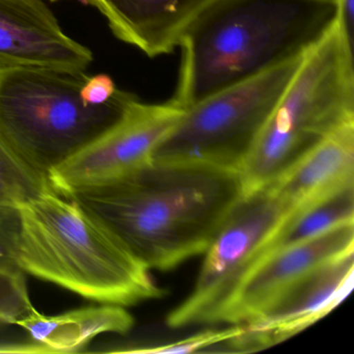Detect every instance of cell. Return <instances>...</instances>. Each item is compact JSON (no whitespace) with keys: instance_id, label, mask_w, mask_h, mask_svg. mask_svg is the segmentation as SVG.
<instances>
[{"instance_id":"obj_6","label":"cell","mask_w":354,"mask_h":354,"mask_svg":"<svg viewBox=\"0 0 354 354\" xmlns=\"http://www.w3.org/2000/svg\"><path fill=\"white\" fill-rule=\"evenodd\" d=\"M304 57L225 88L186 109L157 147L153 161L239 175Z\"/></svg>"},{"instance_id":"obj_3","label":"cell","mask_w":354,"mask_h":354,"mask_svg":"<svg viewBox=\"0 0 354 354\" xmlns=\"http://www.w3.org/2000/svg\"><path fill=\"white\" fill-rule=\"evenodd\" d=\"M20 268L97 304L165 297L151 270L71 198L50 192L21 208Z\"/></svg>"},{"instance_id":"obj_14","label":"cell","mask_w":354,"mask_h":354,"mask_svg":"<svg viewBox=\"0 0 354 354\" xmlns=\"http://www.w3.org/2000/svg\"><path fill=\"white\" fill-rule=\"evenodd\" d=\"M16 325L24 327L28 339L48 353H76L97 335H125L133 326L134 318L124 306L100 304L55 316H45L36 310Z\"/></svg>"},{"instance_id":"obj_17","label":"cell","mask_w":354,"mask_h":354,"mask_svg":"<svg viewBox=\"0 0 354 354\" xmlns=\"http://www.w3.org/2000/svg\"><path fill=\"white\" fill-rule=\"evenodd\" d=\"M35 310L26 273L0 269V323L16 324Z\"/></svg>"},{"instance_id":"obj_4","label":"cell","mask_w":354,"mask_h":354,"mask_svg":"<svg viewBox=\"0 0 354 354\" xmlns=\"http://www.w3.org/2000/svg\"><path fill=\"white\" fill-rule=\"evenodd\" d=\"M354 124L353 43L335 21L304 55L239 177L242 194L264 189L344 126Z\"/></svg>"},{"instance_id":"obj_18","label":"cell","mask_w":354,"mask_h":354,"mask_svg":"<svg viewBox=\"0 0 354 354\" xmlns=\"http://www.w3.org/2000/svg\"><path fill=\"white\" fill-rule=\"evenodd\" d=\"M241 333V324H231V326L227 328L200 331L185 339H177L169 343L144 346V347L131 348V349L129 348V349H122L118 352L149 354L198 353L213 346H227L232 339L239 337Z\"/></svg>"},{"instance_id":"obj_23","label":"cell","mask_w":354,"mask_h":354,"mask_svg":"<svg viewBox=\"0 0 354 354\" xmlns=\"http://www.w3.org/2000/svg\"><path fill=\"white\" fill-rule=\"evenodd\" d=\"M315 1H319V3H335L337 5V0H315Z\"/></svg>"},{"instance_id":"obj_11","label":"cell","mask_w":354,"mask_h":354,"mask_svg":"<svg viewBox=\"0 0 354 354\" xmlns=\"http://www.w3.org/2000/svg\"><path fill=\"white\" fill-rule=\"evenodd\" d=\"M94 57L70 38L44 0H0V69L86 71Z\"/></svg>"},{"instance_id":"obj_19","label":"cell","mask_w":354,"mask_h":354,"mask_svg":"<svg viewBox=\"0 0 354 354\" xmlns=\"http://www.w3.org/2000/svg\"><path fill=\"white\" fill-rule=\"evenodd\" d=\"M21 231V208L0 206V269L22 271L19 263Z\"/></svg>"},{"instance_id":"obj_5","label":"cell","mask_w":354,"mask_h":354,"mask_svg":"<svg viewBox=\"0 0 354 354\" xmlns=\"http://www.w3.org/2000/svg\"><path fill=\"white\" fill-rule=\"evenodd\" d=\"M88 77L53 68L0 69V136L47 179L111 127L131 95L117 90L105 104H86L80 90Z\"/></svg>"},{"instance_id":"obj_8","label":"cell","mask_w":354,"mask_h":354,"mask_svg":"<svg viewBox=\"0 0 354 354\" xmlns=\"http://www.w3.org/2000/svg\"><path fill=\"white\" fill-rule=\"evenodd\" d=\"M184 111L171 100L153 104L130 95L111 127L49 174L51 189L67 198L146 167Z\"/></svg>"},{"instance_id":"obj_21","label":"cell","mask_w":354,"mask_h":354,"mask_svg":"<svg viewBox=\"0 0 354 354\" xmlns=\"http://www.w3.org/2000/svg\"><path fill=\"white\" fill-rule=\"evenodd\" d=\"M337 22L350 42L353 43L354 0H337Z\"/></svg>"},{"instance_id":"obj_20","label":"cell","mask_w":354,"mask_h":354,"mask_svg":"<svg viewBox=\"0 0 354 354\" xmlns=\"http://www.w3.org/2000/svg\"><path fill=\"white\" fill-rule=\"evenodd\" d=\"M117 92L115 82L105 74L88 76L80 90V97L90 105H102L109 102Z\"/></svg>"},{"instance_id":"obj_13","label":"cell","mask_w":354,"mask_h":354,"mask_svg":"<svg viewBox=\"0 0 354 354\" xmlns=\"http://www.w3.org/2000/svg\"><path fill=\"white\" fill-rule=\"evenodd\" d=\"M354 183V124L344 126L269 187L287 217Z\"/></svg>"},{"instance_id":"obj_24","label":"cell","mask_w":354,"mask_h":354,"mask_svg":"<svg viewBox=\"0 0 354 354\" xmlns=\"http://www.w3.org/2000/svg\"><path fill=\"white\" fill-rule=\"evenodd\" d=\"M53 1H55V0H53Z\"/></svg>"},{"instance_id":"obj_9","label":"cell","mask_w":354,"mask_h":354,"mask_svg":"<svg viewBox=\"0 0 354 354\" xmlns=\"http://www.w3.org/2000/svg\"><path fill=\"white\" fill-rule=\"evenodd\" d=\"M354 252L314 269L275 298L260 314L242 323V333L227 346L254 352L301 333L337 308L353 287Z\"/></svg>"},{"instance_id":"obj_1","label":"cell","mask_w":354,"mask_h":354,"mask_svg":"<svg viewBox=\"0 0 354 354\" xmlns=\"http://www.w3.org/2000/svg\"><path fill=\"white\" fill-rule=\"evenodd\" d=\"M242 196L238 174L152 162L67 196L150 270L204 254Z\"/></svg>"},{"instance_id":"obj_10","label":"cell","mask_w":354,"mask_h":354,"mask_svg":"<svg viewBox=\"0 0 354 354\" xmlns=\"http://www.w3.org/2000/svg\"><path fill=\"white\" fill-rule=\"evenodd\" d=\"M354 252V223L267 254L250 271L225 306L219 323L242 324L314 269Z\"/></svg>"},{"instance_id":"obj_15","label":"cell","mask_w":354,"mask_h":354,"mask_svg":"<svg viewBox=\"0 0 354 354\" xmlns=\"http://www.w3.org/2000/svg\"><path fill=\"white\" fill-rule=\"evenodd\" d=\"M353 223L354 183H351L287 217L271 240L267 254Z\"/></svg>"},{"instance_id":"obj_22","label":"cell","mask_w":354,"mask_h":354,"mask_svg":"<svg viewBox=\"0 0 354 354\" xmlns=\"http://www.w3.org/2000/svg\"><path fill=\"white\" fill-rule=\"evenodd\" d=\"M0 353H48L46 349L39 344L30 341L0 342Z\"/></svg>"},{"instance_id":"obj_2","label":"cell","mask_w":354,"mask_h":354,"mask_svg":"<svg viewBox=\"0 0 354 354\" xmlns=\"http://www.w3.org/2000/svg\"><path fill=\"white\" fill-rule=\"evenodd\" d=\"M337 19V5L315 0H214L180 39L171 101L188 109L302 57Z\"/></svg>"},{"instance_id":"obj_12","label":"cell","mask_w":354,"mask_h":354,"mask_svg":"<svg viewBox=\"0 0 354 354\" xmlns=\"http://www.w3.org/2000/svg\"><path fill=\"white\" fill-rule=\"evenodd\" d=\"M119 40L148 55H169L188 26L214 0H88Z\"/></svg>"},{"instance_id":"obj_7","label":"cell","mask_w":354,"mask_h":354,"mask_svg":"<svg viewBox=\"0 0 354 354\" xmlns=\"http://www.w3.org/2000/svg\"><path fill=\"white\" fill-rule=\"evenodd\" d=\"M287 218L270 187L242 194L204 252L196 285L167 314V326L217 324L250 271L264 258Z\"/></svg>"},{"instance_id":"obj_16","label":"cell","mask_w":354,"mask_h":354,"mask_svg":"<svg viewBox=\"0 0 354 354\" xmlns=\"http://www.w3.org/2000/svg\"><path fill=\"white\" fill-rule=\"evenodd\" d=\"M50 192L48 179L30 167L0 136V206L24 208Z\"/></svg>"}]
</instances>
